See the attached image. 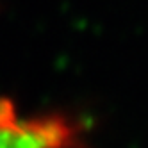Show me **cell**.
Instances as JSON below:
<instances>
[{
	"label": "cell",
	"instance_id": "6da1fadb",
	"mask_svg": "<svg viewBox=\"0 0 148 148\" xmlns=\"http://www.w3.org/2000/svg\"><path fill=\"white\" fill-rule=\"evenodd\" d=\"M0 148H88L80 127L62 114L25 118L0 98Z\"/></svg>",
	"mask_w": 148,
	"mask_h": 148
}]
</instances>
